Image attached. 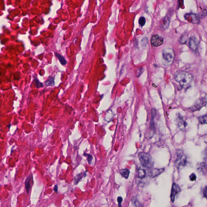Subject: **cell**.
Returning a JSON list of instances; mask_svg holds the SVG:
<instances>
[{"mask_svg": "<svg viewBox=\"0 0 207 207\" xmlns=\"http://www.w3.org/2000/svg\"><path fill=\"white\" fill-rule=\"evenodd\" d=\"M175 79L183 88H188L193 81L192 74L184 71H178L174 74Z\"/></svg>", "mask_w": 207, "mask_h": 207, "instance_id": "obj_1", "label": "cell"}, {"mask_svg": "<svg viewBox=\"0 0 207 207\" xmlns=\"http://www.w3.org/2000/svg\"><path fill=\"white\" fill-rule=\"evenodd\" d=\"M138 158L141 165L144 168H151L153 165L151 156L148 153L140 152L138 154Z\"/></svg>", "mask_w": 207, "mask_h": 207, "instance_id": "obj_2", "label": "cell"}, {"mask_svg": "<svg viewBox=\"0 0 207 207\" xmlns=\"http://www.w3.org/2000/svg\"><path fill=\"white\" fill-rule=\"evenodd\" d=\"M187 163L186 156L181 150L177 151L175 160V165L178 169H181L186 166Z\"/></svg>", "mask_w": 207, "mask_h": 207, "instance_id": "obj_3", "label": "cell"}, {"mask_svg": "<svg viewBox=\"0 0 207 207\" xmlns=\"http://www.w3.org/2000/svg\"><path fill=\"white\" fill-rule=\"evenodd\" d=\"M174 52L171 49H165L162 51V57L166 65L171 64L174 61Z\"/></svg>", "mask_w": 207, "mask_h": 207, "instance_id": "obj_4", "label": "cell"}, {"mask_svg": "<svg viewBox=\"0 0 207 207\" xmlns=\"http://www.w3.org/2000/svg\"><path fill=\"white\" fill-rule=\"evenodd\" d=\"M185 19L189 22L194 24H199L200 22V17L197 14L192 13H186L184 15Z\"/></svg>", "mask_w": 207, "mask_h": 207, "instance_id": "obj_5", "label": "cell"}, {"mask_svg": "<svg viewBox=\"0 0 207 207\" xmlns=\"http://www.w3.org/2000/svg\"><path fill=\"white\" fill-rule=\"evenodd\" d=\"M181 191V189L180 186L175 183H173L171 188L170 195V199L172 202H174L175 199V197Z\"/></svg>", "mask_w": 207, "mask_h": 207, "instance_id": "obj_6", "label": "cell"}, {"mask_svg": "<svg viewBox=\"0 0 207 207\" xmlns=\"http://www.w3.org/2000/svg\"><path fill=\"white\" fill-rule=\"evenodd\" d=\"M163 39L162 37L158 35H153L151 38V43L154 47H158L161 45L163 43Z\"/></svg>", "mask_w": 207, "mask_h": 207, "instance_id": "obj_7", "label": "cell"}, {"mask_svg": "<svg viewBox=\"0 0 207 207\" xmlns=\"http://www.w3.org/2000/svg\"><path fill=\"white\" fill-rule=\"evenodd\" d=\"M206 99L204 98L201 99L197 101L194 105L191 107V109L192 111H196L200 109L206 104Z\"/></svg>", "mask_w": 207, "mask_h": 207, "instance_id": "obj_8", "label": "cell"}, {"mask_svg": "<svg viewBox=\"0 0 207 207\" xmlns=\"http://www.w3.org/2000/svg\"><path fill=\"white\" fill-rule=\"evenodd\" d=\"M157 110L155 109H153L151 112V118H150V129L153 132H155L156 130L155 123L154 119L156 116Z\"/></svg>", "mask_w": 207, "mask_h": 207, "instance_id": "obj_9", "label": "cell"}, {"mask_svg": "<svg viewBox=\"0 0 207 207\" xmlns=\"http://www.w3.org/2000/svg\"><path fill=\"white\" fill-rule=\"evenodd\" d=\"M199 43V41L196 38L191 37L189 41V45L190 49L193 51H196L198 48Z\"/></svg>", "mask_w": 207, "mask_h": 207, "instance_id": "obj_10", "label": "cell"}, {"mask_svg": "<svg viewBox=\"0 0 207 207\" xmlns=\"http://www.w3.org/2000/svg\"><path fill=\"white\" fill-rule=\"evenodd\" d=\"M198 166L197 169L198 170V171L204 175H206L207 173V166L206 163L202 162L200 163V164L198 165Z\"/></svg>", "mask_w": 207, "mask_h": 207, "instance_id": "obj_11", "label": "cell"}, {"mask_svg": "<svg viewBox=\"0 0 207 207\" xmlns=\"http://www.w3.org/2000/svg\"><path fill=\"white\" fill-rule=\"evenodd\" d=\"M164 171V169H153L150 171V174L151 177L153 178L156 177L157 176L159 175Z\"/></svg>", "mask_w": 207, "mask_h": 207, "instance_id": "obj_12", "label": "cell"}, {"mask_svg": "<svg viewBox=\"0 0 207 207\" xmlns=\"http://www.w3.org/2000/svg\"><path fill=\"white\" fill-rule=\"evenodd\" d=\"M86 176V171L81 173L75 176L74 178V184L77 185L79 181L82 179L83 178L85 177Z\"/></svg>", "mask_w": 207, "mask_h": 207, "instance_id": "obj_13", "label": "cell"}, {"mask_svg": "<svg viewBox=\"0 0 207 207\" xmlns=\"http://www.w3.org/2000/svg\"><path fill=\"white\" fill-rule=\"evenodd\" d=\"M170 23V19L168 16H166L162 20L161 26L164 29H166L169 27Z\"/></svg>", "mask_w": 207, "mask_h": 207, "instance_id": "obj_14", "label": "cell"}, {"mask_svg": "<svg viewBox=\"0 0 207 207\" xmlns=\"http://www.w3.org/2000/svg\"><path fill=\"white\" fill-rule=\"evenodd\" d=\"M120 174L121 175L122 177L125 178V179H127L128 178L129 176V175H130V171L128 169H123L121 170H120Z\"/></svg>", "mask_w": 207, "mask_h": 207, "instance_id": "obj_15", "label": "cell"}, {"mask_svg": "<svg viewBox=\"0 0 207 207\" xmlns=\"http://www.w3.org/2000/svg\"><path fill=\"white\" fill-rule=\"evenodd\" d=\"M32 179V176L31 175H30L28 176V177H27L26 179L25 180V189H26L28 193L29 192V190L30 189V181Z\"/></svg>", "mask_w": 207, "mask_h": 207, "instance_id": "obj_16", "label": "cell"}, {"mask_svg": "<svg viewBox=\"0 0 207 207\" xmlns=\"http://www.w3.org/2000/svg\"><path fill=\"white\" fill-rule=\"evenodd\" d=\"M45 85L47 86H53L54 85L55 82L54 79L53 77L51 76H50L47 79L46 81L45 82Z\"/></svg>", "mask_w": 207, "mask_h": 207, "instance_id": "obj_17", "label": "cell"}, {"mask_svg": "<svg viewBox=\"0 0 207 207\" xmlns=\"http://www.w3.org/2000/svg\"><path fill=\"white\" fill-rule=\"evenodd\" d=\"M55 55L59 59V61H60L61 64L64 65L66 64L67 61L65 60V58L63 56H61V55L59 54V53H55Z\"/></svg>", "mask_w": 207, "mask_h": 207, "instance_id": "obj_18", "label": "cell"}, {"mask_svg": "<svg viewBox=\"0 0 207 207\" xmlns=\"http://www.w3.org/2000/svg\"><path fill=\"white\" fill-rule=\"evenodd\" d=\"M199 121L201 124H206L207 123V115H204L199 117Z\"/></svg>", "mask_w": 207, "mask_h": 207, "instance_id": "obj_19", "label": "cell"}, {"mask_svg": "<svg viewBox=\"0 0 207 207\" xmlns=\"http://www.w3.org/2000/svg\"><path fill=\"white\" fill-rule=\"evenodd\" d=\"M146 171L144 170L140 169L139 170L138 174V178H141V179L145 178L146 176Z\"/></svg>", "mask_w": 207, "mask_h": 207, "instance_id": "obj_20", "label": "cell"}, {"mask_svg": "<svg viewBox=\"0 0 207 207\" xmlns=\"http://www.w3.org/2000/svg\"><path fill=\"white\" fill-rule=\"evenodd\" d=\"M188 35L186 34H184L181 37V42L183 44H184L186 43L187 40Z\"/></svg>", "mask_w": 207, "mask_h": 207, "instance_id": "obj_21", "label": "cell"}, {"mask_svg": "<svg viewBox=\"0 0 207 207\" xmlns=\"http://www.w3.org/2000/svg\"><path fill=\"white\" fill-rule=\"evenodd\" d=\"M138 22H139V24L141 26H143L146 23V19L145 18V17H141L139 18Z\"/></svg>", "mask_w": 207, "mask_h": 207, "instance_id": "obj_22", "label": "cell"}, {"mask_svg": "<svg viewBox=\"0 0 207 207\" xmlns=\"http://www.w3.org/2000/svg\"><path fill=\"white\" fill-rule=\"evenodd\" d=\"M84 155L85 156L87 157V161H88V163H89V164H91V161H92V156L90 155V154H87V153H84Z\"/></svg>", "mask_w": 207, "mask_h": 207, "instance_id": "obj_23", "label": "cell"}, {"mask_svg": "<svg viewBox=\"0 0 207 207\" xmlns=\"http://www.w3.org/2000/svg\"><path fill=\"white\" fill-rule=\"evenodd\" d=\"M196 178H197V176L194 173H192L189 176V179L190 181H194L196 180Z\"/></svg>", "mask_w": 207, "mask_h": 207, "instance_id": "obj_24", "label": "cell"}, {"mask_svg": "<svg viewBox=\"0 0 207 207\" xmlns=\"http://www.w3.org/2000/svg\"><path fill=\"white\" fill-rule=\"evenodd\" d=\"M35 83H36V87H37V88H40L41 87H43V85L42 83L40 82L37 79H35Z\"/></svg>", "mask_w": 207, "mask_h": 207, "instance_id": "obj_25", "label": "cell"}, {"mask_svg": "<svg viewBox=\"0 0 207 207\" xmlns=\"http://www.w3.org/2000/svg\"><path fill=\"white\" fill-rule=\"evenodd\" d=\"M122 201H123V198L122 197H119L117 198V201H118V204H119V207H122L121 204L122 202Z\"/></svg>", "mask_w": 207, "mask_h": 207, "instance_id": "obj_26", "label": "cell"}, {"mask_svg": "<svg viewBox=\"0 0 207 207\" xmlns=\"http://www.w3.org/2000/svg\"><path fill=\"white\" fill-rule=\"evenodd\" d=\"M207 186H206L205 189H204V192H203V194H204V197L205 198H207Z\"/></svg>", "mask_w": 207, "mask_h": 207, "instance_id": "obj_27", "label": "cell"}, {"mask_svg": "<svg viewBox=\"0 0 207 207\" xmlns=\"http://www.w3.org/2000/svg\"><path fill=\"white\" fill-rule=\"evenodd\" d=\"M53 190L54 191H55V192H57L58 191V185H56L55 186L54 188V189H53Z\"/></svg>", "mask_w": 207, "mask_h": 207, "instance_id": "obj_28", "label": "cell"}]
</instances>
